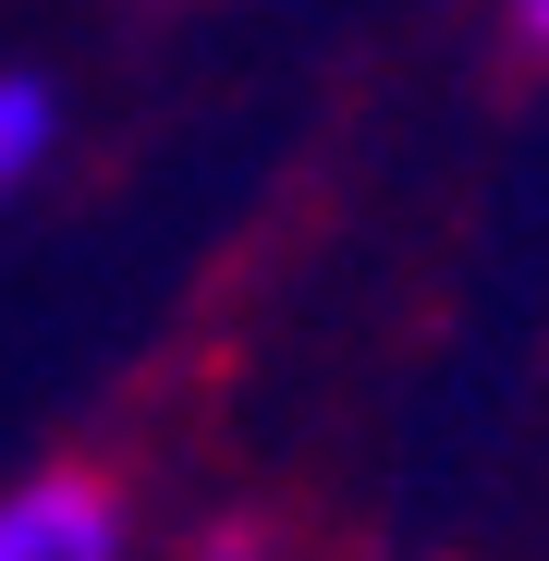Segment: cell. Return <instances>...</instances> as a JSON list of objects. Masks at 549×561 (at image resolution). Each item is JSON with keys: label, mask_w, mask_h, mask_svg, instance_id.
I'll return each mask as SVG.
<instances>
[{"label": "cell", "mask_w": 549, "mask_h": 561, "mask_svg": "<svg viewBox=\"0 0 549 561\" xmlns=\"http://www.w3.org/2000/svg\"><path fill=\"white\" fill-rule=\"evenodd\" d=\"M0 561H123V501L99 477H37L0 501Z\"/></svg>", "instance_id": "1"}, {"label": "cell", "mask_w": 549, "mask_h": 561, "mask_svg": "<svg viewBox=\"0 0 549 561\" xmlns=\"http://www.w3.org/2000/svg\"><path fill=\"white\" fill-rule=\"evenodd\" d=\"M49 147H61V85L49 73H0V208L37 183Z\"/></svg>", "instance_id": "2"}, {"label": "cell", "mask_w": 549, "mask_h": 561, "mask_svg": "<svg viewBox=\"0 0 549 561\" xmlns=\"http://www.w3.org/2000/svg\"><path fill=\"white\" fill-rule=\"evenodd\" d=\"M513 25H525V49L549 61V0H525V13H513Z\"/></svg>", "instance_id": "3"}, {"label": "cell", "mask_w": 549, "mask_h": 561, "mask_svg": "<svg viewBox=\"0 0 549 561\" xmlns=\"http://www.w3.org/2000/svg\"><path fill=\"white\" fill-rule=\"evenodd\" d=\"M196 561H256V537H208V549H196Z\"/></svg>", "instance_id": "4"}]
</instances>
